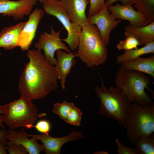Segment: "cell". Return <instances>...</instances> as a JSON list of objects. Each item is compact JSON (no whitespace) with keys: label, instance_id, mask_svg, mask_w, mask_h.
Returning a JSON list of instances; mask_svg holds the SVG:
<instances>
[{"label":"cell","instance_id":"cell-14","mask_svg":"<svg viewBox=\"0 0 154 154\" xmlns=\"http://www.w3.org/2000/svg\"><path fill=\"white\" fill-rule=\"evenodd\" d=\"M7 139L9 141L6 145L9 143L19 144L24 147L29 154H39L41 152L44 151L42 144L27 135L28 133L23 128H21L18 132L14 129L7 130Z\"/></svg>","mask_w":154,"mask_h":154},{"label":"cell","instance_id":"cell-21","mask_svg":"<svg viewBox=\"0 0 154 154\" xmlns=\"http://www.w3.org/2000/svg\"><path fill=\"white\" fill-rule=\"evenodd\" d=\"M133 144L136 154H154V133L137 139Z\"/></svg>","mask_w":154,"mask_h":154},{"label":"cell","instance_id":"cell-5","mask_svg":"<svg viewBox=\"0 0 154 154\" xmlns=\"http://www.w3.org/2000/svg\"><path fill=\"white\" fill-rule=\"evenodd\" d=\"M28 96L21 94L20 98L5 105L4 123L10 129L19 127L31 129L38 117L37 109Z\"/></svg>","mask_w":154,"mask_h":154},{"label":"cell","instance_id":"cell-3","mask_svg":"<svg viewBox=\"0 0 154 154\" xmlns=\"http://www.w3.org/2000/svg\"><path fill=\"white\" fill-rule=\"evenodd\" d=\"M150 78L145 73L127 69L121 66L115 78L116 87L120 89L131 103L141 105L154 104L153 100L145 92V89L154 94L149 87Z\"/></svg>","mask_w":154,"mask_h":154},{"label":"cell","instance_id":"cell-30","mask_svg":"<svg viewBox=\"0 0 154 154\" xmlns=\"http://www.w3.org/2000/svg\"><path fill=\"white\" fill-rule=\"evenodd\" d=\"M5 112V105H0V128L5 129V127L4 125V119L3 115Z\"/></svg>","mask_w":154,"mask_h":154},{"label":"cell","instance_id":"cell-34","mask_svg":"<svg viewBox=\"0 0 154 154\" xmlns=\"http://www.w3.org/2000/svg\"><path fill=\"white\" fill-rule=\"evenodd\" d=\"M94 154H109V153L105 151H99L95 152Z\"/></svg>","mask_w":154,"mask_h":154},{"label":"cell","instance_id":"cell-11","mask_svg":"<svg viewBox=\"0 0 154 154\" xmlns=\"http://www.w3.org/2000/svg\"><path fill=\"white\" fill-rule=\"evenodd\" d=\"M45 12L41 9L36 8L29 15L18 38L17 45L23 51L28 50L36 36L40 21L44 17Z\"/></svg>","mask_w":154,"mask_h":154},{"label":"cell","instance_id":"cell-12","mask_svg":"<svg viewBox=\"0 0 154 154\" xmlns=\"http://www.w3.org/2000/svg\"><path fill=\"white\" fill-rule=\"evenodd\" d=\"M37 0H0V14L3 17L11 16L15 20H21L29 15Z\"/></svg>","mask_w":154,"mask_h":154},{"label":"cell","instance_id":"cell-4","mask_svg":"<svg viewBox=\"0 0 154 154\" xmlns=\"http://www.w3.org/2000/svg\"><path fill=\"white\" fill-rule=\"evenodd\" d=\"M106 46L96 27L88 23L82 28L76 57L88 67L93 68L106 61L108 58Z\"/></svg>","mask_w":154,"mask_h":154},{"label":"cell","instance_id":"cell-25","mask_svg":"<svg viewBox=\"0 0 154 154\" xmlns=\"http://www.w3.org/2000/svg\"><path fill=\"white\" fill-rule=\"evenodd\" d=\"M82 115L80 110L75 106L69 112L65 122L71 125L80 126Z\"/></svg>","mask_w":154,"mask_h":154},{"label":"cell","instance_id":"cell-28","mask_svg":"<svg viewBox=\"0 0 154 154\" xmlns=\"http://www.w3.org/2000/svg\"><path fill=\"white\" fill-rule=\"evenodd\" d=\"M7 150L10 154H27L28 152L26 148L22 145L14 143L6 145Z\"/></svg>","mask_w":154,"mask_h":154},{"label":"cell","instance_id":"cell-16","mask_svg":"<svg viewBox=\"0 0 154 154\" xmlns=\"http://www.w3.org/2000/svg\"><path fill=\"white\" fill-rule=\"evenodd\" d=\"M57 63L55 66L58 79L60 80V86L64 90L67 76L70 74L72 68L75 65L76 57L74 53H67L59 49L56 51Z\"/></svg>","mask_w":154,"mask_h":154},{"label":"cell","instance_id":"cell-13","mask_svg":"<svg viewBox=\"0 0 154 154\" xmlns=\"http://www.w3.org/2000/svg\"><path fill=\"white\" fill-rule=\"evenodd\" d=\"M131 5L116 4L109 6L108 8L116 19L127 20L131 26L141 27L150 23L144 15L135 10Z\"/></svg>","mask_w":154,"mask_h":154},{"label":"cell","instance_id":"cell-35","mask_svg":"<svg viewBox=\"0 0 154 154\" xmlns=\"http://www.w3.org/2000/svg\"><path fill=\"white\" fill-rule=\"evenodd\" d=\"M56 0H37L40 3L43 4L44 3L48 1H52Z\"/></svg>","mask_w":154,"mask_h":154},{"label":"cell","instance_id":"cell-29","mask_svg":"<svg viewBox=\"0 0 154 154\" xmlns=\"http://www.w3.org/2000/svg\"><path fill=\"white\" fill-rule=\"evenodd\" d=\"M118 154H136L134 148L126 147L120 142L117 138L115 140Z\"/></svg>","mask_w":154,"mask_h":154},{"label":"cell","instance_id":"cell-22","mask_svg":"<svg viewBox=\"0 0 154 154\" xmlns=\"http://www.w3.org/2000/svg\"><path fill=\"white\" fill-rule=\"evenodd\" d=\"M131 4L134 5L150 23L154 21V0H131Z\"/></svg>","mask_w":154,"mask_h":154},{"label":"cell","instance_id":"cell-20","mask_svg":"<svg viewBox=\"0 0 154 154\" xmlns=\"http://www.w3.org/2000/svg\"><path fill=\"white\" fill-rule=\"evenodd\" d=\"M154 53V41L139 48L125 50L124 53L117 56L116 62L118 64L132 61L143 55Z\"/></svg>","mask_w":154,"mask_h":154},{"label":"cell","instance_id":"cell-6","mask_svg":"<svg viewBox=\"0 0 154 154\" xmlns=\"http://www.w3.org/2000/svg\"><path fill=\"white\" fill-rule=\"evenodd\" d=\"M127 135L133 144L137 139L154 132V104L141 105L132 103L126 121Z\"/></svg>","mask_w":154,"mask_h":154},{"label":"cell","instance_id":"cell-7","mask_svg":"<svg viewBox=\"0 0 154 154\" xmlns=\"http://www.w3.org/2000/svg\"><path fill=\"white\" fill-rule=\"evenodd\" d=\"M43 10L48 15L56 17L62 23L67 32V37L61 39L68 45L70 50L77 48L79 35L82 28L70 21L69 17L60 0L46 2L43 4Z\"/></svg>","mask_w":154,"mask_h":154},{"label":"cell","instance_id":"cell-1","mask_svg":"<svg viewBox=\"0 0 154 154\" xmlns=\"http://www.w3.org/2000/svg\"><path fill=\"white\" fill-rule=\"evenodd\" d=\"M27 55L29 61L21 75L19 90L32 100L43 98L58 87L55 66L46 60L40 50H29Z\"/></svg>","mask_w":154,"mask_h":154},{"label":"cell","instance_id":"cell-27","mask_svg":"<svg viewBox=\"0 0 154 154\" xmlns=\"http://www.w3.org/2000/svg\"><path fill=\"white\" fill-rule=\"evenodd\" d=\"M39 132L46 134H49L51 129V125L49 121L45 119L39 121L35 125L33 126Z\"/></svg>","mask_w":154,"mask_h":154},{"label":"cell","instance_id":"cell-10","mask_svg":"<svg viewBox=\"0 0 154 154\" xmlns=\"http://www.w3.org/2000/svg\"><path fill=\"white\" fill-rule=\"evenodd\" d=\"M27 135L36 141H40L46 154H60L61 148L64 144L84 137L81 132L75 130H73L66 136L59 137H53L49 134H45L36 135L28 133Z\"/></svg>","mask_w":154,"mask_h":154},{"label":"cell","instance_id":"cell-24","mask_svg":"<svg viewBox=\"0 0 154 154\" xmlns=\"http://www.w3.org/2000/svg\"><path fill=\"white\" fill-rule=\"evenodd\" d=\"M125 39L121 40L117 44L116 47L119 50H128L137 48L140 44L138 40L132 36L125 37Z\"/></svg>","mask_w":154,"mask_h":154},{"label":"cell","instance_id":"cell-32","mask_svg":"<svg viewBox=\"0 0 154 154\" xmlns=\"http://www.w3.org/2000/svg\"><path fill=\"white\" fill-rule=\"evenodd\" d=\"M7 130L0 129V142L6 143L7 142Z\"/></svg>","mask_w":154,"mask_h":154},{"label":"cell","instance_id":"cell-26","mask_svg":"<svg viewBox=\"0 0 154 154\" xmlns=\"http://www.w3.org/2000/svg\"><path fill=\"white\" fill-rule=\"evenodd\" d=\"M105 0H90L87 17H90L98 13L103 8Z\"/></svg>","mask_w":154,"mask_h":154},{"label":"cell","instance_id":"cell-36","mask_svg":"<svg viewBox=\"0 0 154 154\" xmlns=\"http://www.w3.org/2000/svg\"><path fill=\"white\" fill-rule=\"evenodd\" d=\"M88 0L89 1H90V0Z\"/></svg>","mask_w":154,"mask_h":154},{"label":"cell","instance_id":"cell-9","mask_svg":"<svg viewBox=\"0 0 154 154\" xmlns=\"http://www.w3.org/2000/svg\"><path fill=\"white\" fill-rule=\"evenodd\" d=\"M88 23L96 26L106 46L109 45L111 33L121 21V19L116 20L108 10L106 2L100 11L88 18Z\"/></svg>","mask_w":154,"mask_h":154},{"label":"cell","instance_id":"cell-31","mask_svg":"<svg viewBox=\"0 0 154 154\" xmlns=\"http://www.w3.org/2000/svg\"><path fill=\"white\" fill-rule=\"evenodd\" d=\"M117 1H120L122 5H127L131 4V0H107L105 2L107 7L112 5L114 2Z\"/></svg>","mask_w":154,"mask_h":154},{"label":"cell","instance_id":"cell-18","mask_svg":"<svg viewBox=\"0 0 154 154\" xmlns=\"http://www.w3.org/2000/svg\"><path fill=\"white\" fill-rule=\"evenodd\" d=\"M26 22H21L2 29L0 32V47L9 50L18 46V38Z\"/></svg>","mask_w":154,"mask_h":154},{"label":"cell","instance_id":"cell-8","mask_svg":"<svg viewBox=\"0 0 154 154\" xmlns=\"http://www.w3.org/2000/svg\"><path fill=\"white\" fill-rule=\"evenodd\" d=\"M62 29L56 32L51 27L50 33L44 32L41 33L38 42L34 43L35 48L39 50H43L46 60L54 66L57 63V59L54 57L55 52L57 50L61 49L68 52L72 53L70 49L60 38Z\"/></svg>","mask_w":154,"mask_h":154},{"label":"cell","instance_id":"cell-23","mask_svg":"<svg viewBox=\"0 0 154 154\" xmlns=\"http://www.w3.org/2000/svg\"><path fill=\"white\" fill-rule=\"evenodd\" d=\"M74 106L73 103L66 100L61 103L56 102L54 105L52 112L65 122L69 112Z\"/></svg>","mask_w":154,"mask_h":154},{"label":"cell","instance_id":"cell-17","mask_svg":"<svg viewBox=\"0 0 154 154\" xmlns=\"http://www.w3.org/2000/svg\"><path fill=\"white\" fill-rule=\"evenodd\" d=\"M125 37L132 36L136 38L141 45H145L154 41V21L143 26L127 25L124 28Z\"/></svg>","mask_w":154,"mask_h":154},{"label":"cell","instance_id":"cell-19","mask_svg":"<svg viewBox=\"0 0 154 154\" xmlns=\"http://www.w3.org/2000/svg\"><path fill=\"white\" fill-rule=\"evenodd\" d=\"M121 66L130 70L140 72L154 78V55L147 58L139 57L133 61L123 62Z\"/></svg>","mask_w":154,"mask_h":154},{"label":"cell","instance_id":"cell-33","mask_svg":"<svg viewBox=\"0 0 154 154\" xmlns=\"http://www.w3.org/2000/svg\"><path fill=\"white\" fill-rule=\"evenodd\" d=\"M6 143L0 142V154H6Z\"/></svg>","mask_w":154,"mask_h":154},{"label":"cell","instance_id":"cell-15","mask_svg":"<svg viewBox=\"0 0 154 154\" xmlns=\"http://www.w3.org/2000/svg\"><path fill=\"white\" fill-rule=\"evenodd\" d=\"M68 15L71 21L82 28L87 25L88 18L85 11L88 0H60Z\"/></svg>","mask_w":154,"mask_h":154},{"label":"cell","instance_id":"cell-2","mask_svg":"<svg viewBox=\"0 0 154 154\" xmlns=\"http://www.w3.org/2000/svg\"><path fill=\"white\" fill-rule=\"evenodd\" d=\"M101 85L94 89L100 100L99 114L117 121L119 126L126 128V121L132 103L118 88H107L101 77Z\"/></svg>","mask_w":154,"mask_h":154}]
</instances>
